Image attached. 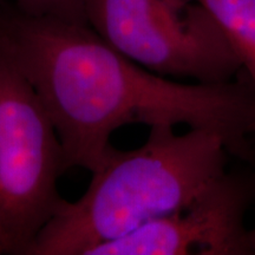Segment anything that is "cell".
Wrapping results in <instances>:
<instances>
[{
    "label": "cell",
    "mask_w": 255,
    "mask_h": 255,
    "mask_svg": "<svg viewBox=\"0 0 255 255\" xmlns=\"http://www.w3.org/2000/svg\"><path fill=\"white\" fill-rule=\"evenodd\" d=\"M66 171L62 143L31 83L0 53V228L11 254L23 255L55 214Z\"/></svg>",
    "instance_id": "277c9868"
},
{
    "label": "cell",
    "mask_w": 255,
    "mask_h": 255,
    "mask_svg": "<svg viewBox=\"0 0 255 255\" xmlns=\"http://www.w3.org/2000/svg\"><path fill=\"white\" fill-rule=\"evenodd\" d=\"M4 46L31 83L62 143L66 170L95 171L110 137L128 124L215 133L231 155L253 161L255 88L244 71L225 83H181L110 46L88 24L5 17Z\"/></svg>",
    "instance_id": "6da1fadb"
},
{
    "label": "cell",
    "mask_w": 255,
    "mask_h": 255,
    "mask_svg": "<svg viewBox=\"0 0 255 255\" xmlns=\"http://www.w3.org/2000/svg\"><path fill=\"white\" fill-rule=\"evenodd\" d=\"M254 199L253 178L227 171L187 206L87 255H253L246 216Z\"/></svg>",
    "instance_id": "5b68a950"
},
{
    "label": "cell",
    "mask_w": 255,
    "mask_h": 255,
    "mask_svg": "<svg viewBox=\"0 0 255 255\" xmlns=\"http://www.w3.org/2000/svg\"><path fill=\"white\" fill-rule=\"evenodd\" d=\"M228 150L215 133L150 128L132 150L111 146L78 200H62L23 255H87L143 223L182 208L227 173Z\"/></svg>",
    "instance_id": "7a4b0ae2"
},
{
    "label": "cell",
    "mask_w": 255,
    "mask_h": 255,
    "mask_svg": "<svg viewBox=\"0 0 255 255\" xmlns=\"http://www.w3.org/2000/svg\"><path fill=\"white\" fill-rule=\"evenodd\" d=\"M85 17L110 46L156 75L210 84L242 71L222 28L197 0H85Z\"/></svg>",
    "instance_id": "3957f363"
},
{
    "label": "cell",
    "mask_w": 255,
    "mask_h": 255,
    "mask_svg": "<svg viewBox=\"0 0 255 255\" xmlns=\"http://www.w3.org/2000/svg\"><path fill=\"white\" fill-rule=\"evenodd\" d=\"M252 150H253V162L252 163L255 164V131L253 135H252ZM253 182H254V193H255V176L253 177ZM250 240H251V246H252V251H253V255H255V225L253 228L250 229Z\"/></svg>",
    "instance_id": "ba28073f"
},
{
    "label": "cell",
    "mask_w": 255,
    "mask_h": 255,
    "mask_svg": "<svg viewBox=\"0 0 255 255\" xmlns=\"http://www.w3.org/2000/svg\"><path fill=\"white\" fill-rule=\"evenodd\" d=\"M4 18L0 17V53L2 51V41H4Z\"/></svg>",
    "instance_id": "30bf717a"
},
{
    "label": "cell",
    "mask_w": 255,
    "mask_h": 255,
    "mask_svg": "<svg viewBox=\"0 0 255 255\" xmlns=\"http://www.w3.org/2000/svg\"><path fill=\"white\" fill-rule=\"evenodd\" d=\"M19 13L34 18H51L87 23L85 0H17Z\"/></svg>",
    "instance_id": "52a82bcc"
},
{
    "label": "cell",
    "mask_w": 255,
    "mask_h": 255,
    "mask_svg": "<svg viewBox=\"0 0 255 255\" xmlns=\"http://www.w3.org/2000/svg\"><path fill=\"white\" fill-rule=\"evenodd\" d=\"M2 254H11V248H9L7 239L0 228V255Z\"/></svg>",
    "instance_id": "9c48e42d"
},
{
    "label": "cell",
    "mask_w": 255,
    "mask_h": 255,
    "mask_svg": "<svg viewBox=\"0 0 255 255\" xmlns=\"http://www.w3.org/2000/svg\"><path fill=\"white\" fill-rule=\"evenodd\" d=\"M218 21L255 88V0H197Z\"/></svg>",
    "instance_id": "8992f818"
}]
</instances>
